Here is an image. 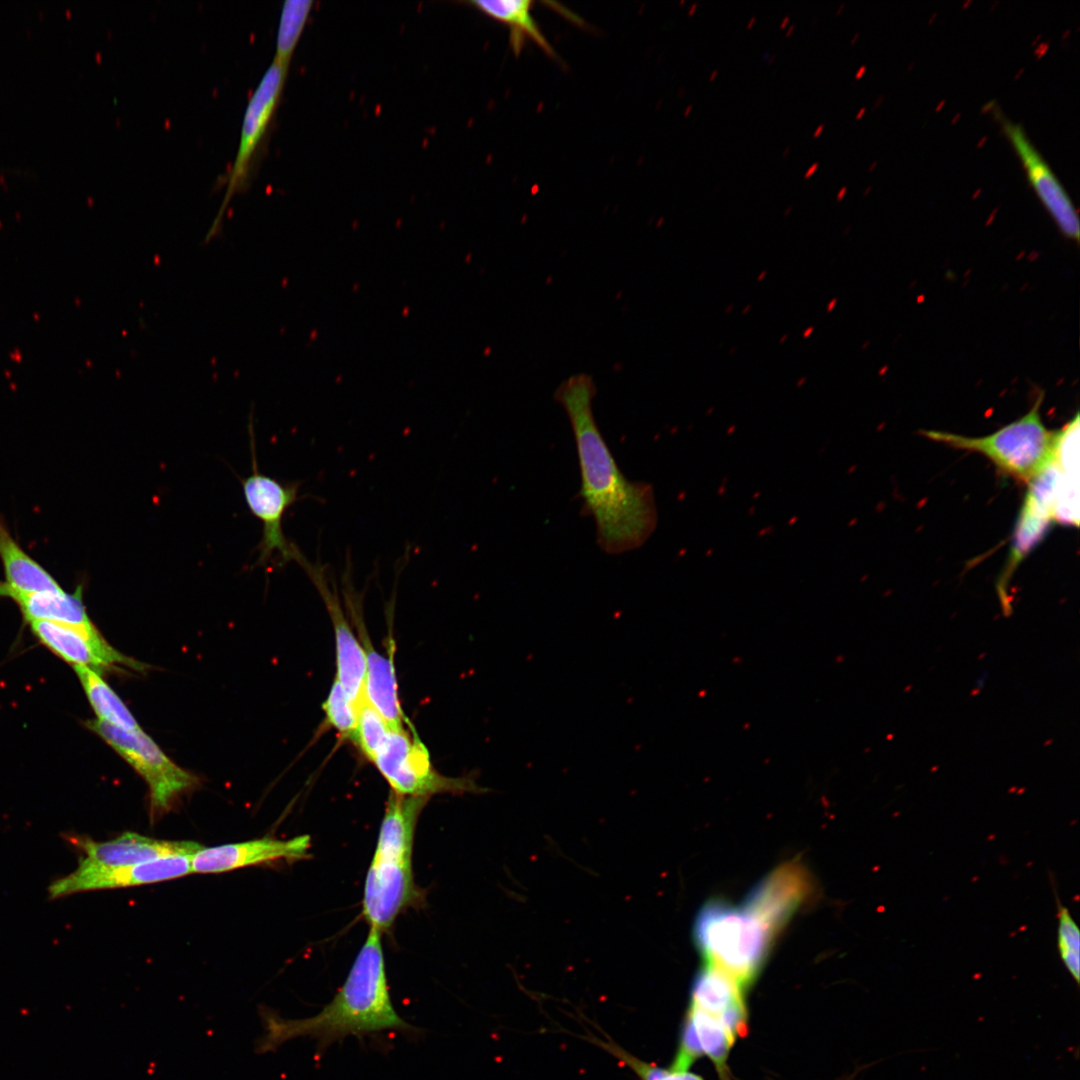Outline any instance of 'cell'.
I'll use <instances>...</instances> for the list:
<instances>
[{"label":"cell","instance_id":"cell-1","mask_svg":"<svg viewBox=\"0 0 1080 1080\" xmlns=\"http://www.w3.org/2000/svg\"><path fill=\"white\" fill-rule=\"evenodd\" d=\"M596 386L587 374L573 375L555 390L574 435L581 476V512L593 518L596 542L609 555L642 547L657 526L653 487L631 481L620 470L594 417Z\"/></svg>","mask_w":1080,"mask_h":1080},{"label":"cell","instance_id":"cell-2","mask_svg":"<svg viewBox=\"0 0 1080 1080\" xmlns=\"http://www.w3.org/2000/svg\"><path fill=\"white\" fill-rule=\"evenodd\" d=\"M263 1035L256 1052L274 1051L287 1041L310 1037L317 1041L318 1054L348 1036L359 1039L386 1031L405 1036L420 1033L395 1010L390 997L382 947V933L369 928L354 963L341 988L322 1010L303 1019H286L272 1010L260 1013Z\"/></svg>","mask_w":1080,"mask_h":1080},{"label":"cell","instance_id":"cell-3","mask_svg":"<svg viewBox=\"0 0 1080 1080\" xmlns=\"http://www.w3.org/2000/svg\"><path fill=\"white\" fill-rule=\"evenodd\" d=\"M427 801L391 792L386 802L362 899L363 918L369 928L381 933L403 911L423 900L414 879L412 855L417 821Z\"/></svg>","mask_w":1080,"mask_h":1080},{"label":"cell","instance_id":"cell-4","mask_svg":"<svg viewBox=\"0 0 1080 1080\" xmlns=\"http://www.w3.org/2000/svg\"><path fill=\"white\" fill-rule=\"evenodd\" d=\"M693 937L705 966L733 980L742 990L757 977L775 937L742 904L720 898L698 911Z\"/></svg>","mask_w":1080,"mask_h":1080},{"label":"cell","instance_id":"cell-5","mask_svg":"<svg viewBox=\"0 0 1080 1080\" xmlns=\"http://www.w3.org/2000/svg\"><path fill=\"white\" fill-rule=\"evenodd\" d=\"M1044 393L1039 392L1030 410L992 434L970 437L942 431L922 432L945 445L977 452L1002 472L1030 482L1058 461L1063 429L1049 430L1042 421Z\"/></svg>","mask_w":1080,"mask_h":1080},{"label":"cell","instance_id":"cell-6","mask_svg":"<svg viewBox=\"0 0 1080 1080\" xmlns=\"http://www.w3.org/2000/svg\"><path fill=\"white\" fill-rule=\"evenodd\" d=\"M86 725L146 782L152 820L168 813L199 785L195 775L174 763L142 729L126 730L99 719L87 721Z\"/></svg>","mask_w":1080,"mask_h":1080},{"label":"cell","instance_id":"cell-7","mask_svg":"<svg viewBox=\"0 0 1080 1080\" xmlns=\"http://www.w3.org/2000/svg\"><path fill=\"white\" fill-rule=\"evenodd\" d=\"M372 763L391 787L403 797L430 799L442 793H482L471 777H446L432 766L429 753L415 733L390 728Z\"/></svg>","mask_w":1080,"mask_h":1080},{"label":"cell","instance_id":"cell-8","mask_svg":"<svg viewBox=\"0 0 1080 1080\" xmlns=\"http://www.w3.org/2000/svg\"><path fill=\"white\" fill-rule=\"evenodd\" d=\"M288 67L272 60L247 103L238 148L230 168L219 212L205 237L208 243L218 235L223 215L231 199L247 187L254 159L279 104Z\"/></svg>","mask_w":1080,"mask_h":1080},{"label":"cell","instance_id":"cell-9","mask_svg":"<svg viewBox=\"0 0 1080 1080\" xmlns=\"http://www.w3.org/2000/svg\"><path fill=\"white\" fill-rule=\"evenodd\" d=\"M251 424L252 473L240 478V482L248 509L263 524L262 538L256 547L259 551L256 565H266L275 553L278 567L293 560L300 563L305 556L297 545L286 538L282 529L286 510L298 499L299 483L281 482L260 473Z\"/></svg>","mask_w":1080,"mask_h":1080},{"label":"cell","instance_id":"cell-10","mask_svg":"<svg viewBox=\"0 0 1080 1080\" xmlns=\"http://www.w3.org/2000/svg\"><path fill=\"white\" fill-rule=\"evenodd\" d=\"M1058 465H1052L1029 482L1023 505L1016 523L1007 563L996 584V590L1004 615L1012 612L1009 583L1016 569L1030 551L1045 535L1055 520V492L1059 477Z\"/></svg>","mask_w":1080,"mask_h":1080},{"label":"cell","instance_id":"cell-11","mask_svg":"<svg viewBox=\"0 0 1080 1080\" xmlns=\"http://www.w3.org/2000/svg\"><path fill=\"white\" fill-rule=\"evenodd\" d=\"M814 888L806 867L798 861H789L760 880L742 905L776 937L800 907L814 896Z\"/></svg>","mask_w":1080,"mask_h":1080},{"label":"cell","instance_id":"cell-12","mask_svg":"<svg viewBox=\"0 0 1080 1080\" xmlns=\"http://www.w3.org/2000/svg\"><path fill=\"white\" fill-rule=\"evenodd\" d=\"M192 855H173L129 866L104 867L79 864L70 874L49 886V897L139 886L172 880L192 872Z\"/></svg>","mask_w":1080,"mask_h":1080},{"label":"cell","instance_id":"cell-13","mask_svg":"<svg viewBox=\"0 0 1080 1080\" xmlns=\"http://www.w3.org/2000/svg\"><path fill=\"white\" fill-rule=\"evenodd\" d=\"M33 634L57 656L73 666L94 670L125 666L144 671L149 666L114 649L95 625H71L51 621L29 622Z\"/></svg>","mask_w":1080,"mask_h":1080},{"label":"cell","instance_id":"cell-14","mask_svg":"<svg viewBox=\"0 0 1080 1080\" xmlns=\"http://www.w3.org/2000/svg\"><path fill=\"white\" fill-rule=\"evenodd\" d=\"M317 588L329 613L335 636L336 680L356 705L364 699L365 653L359 638L344 614L335 587L330 585L326 567L304 557L299 563Z\"/></svg>","mask_w":1080,"mask_h":1080},{"label":"cell","instance_id":"cell-15","mask_svg":"<svg viewBox=\"0 0 1080 1080\" xmlns=\"http://www.w3.org/2000/svg\"><path fill=\"white\" fill-rule=\"evenodd\" d=\"M1003 132L1017 153L1027 178L1051 217L1068 238L1079 239L1078 214L1068 193L1047 161L1032 144L1023 127L994 109Z\"/></svg>","mask_w":1080,"mask_h":1080},{"label":"cell","instance_id":"cell-16","mask_svg":"<svg viewBox=\"0 0 1080 1080\" xmlns=\"http://www.w3.org/2000/svg\"><path fill=\"white\" fill-rule=\"evenodd\" d=\"M345 574V595L365 653L364 700L387 722L390 728L405 726V716L398 696L393 655L384 656L374 649L362 620L360 601L350 583V567Z\"/></svg>","mask_w":1080,"mask_h":1080},{"label":"cell","instance_id":"cell-17","mask_svg":"<svg viewBox=\"0 0 1080 1080\" xmlns=\"http://www.w3.org/2000/svg\"><path fill=\"white\" fill-rule=\"evenodd\" d=\"M310 847L309 835H300L287 840L265 837L214 847H201L191 857V868L195 873H222L279 860H300L309 855Z\"/></svg>","mask_w":1080,"mask_h":1080},{"label":"cell","instance_id":"cell-18","mask_svg":"<svg viewBox=\"0 0 1080 1080\" xmlns=\"http://www.w3.org/2000/svg\"><path fill=\"white\" fill-rule=\"evenodd\" d=\"M73 840L82 851L79 864L104 867L136 865L173 855H193L202 847L193 841L159 840L133 832L102 842L90 838Z\"/></svg>","mask_w":1080,"mask_h":1080},{"label":"cell","instance_id":"cell-19","mask_svg":"<svg viewBox=\"0 0 1080 1080\" xmlns=\"http://www.w3.org/2000/svg\"><path fill=\"white\" fill-rule=\"evenodd\" d=\"M0 560L5 576L0 582V597L63 591L54 577L21 548L1 516Z\"/></svg>","mask_w":1080,"mask_h":1080},{"label":"cell","instance_id":"cell-20","mask_svg":"<svg viewBox=\"0 0 1080 1080\" xmlns=\"http://www.w3.org/2000/svg\"><path fill=\"white\" fill-rule=\"evenodd\" d=\"M468 4L490 18L507 25L510 29V45L515 55H519L527 39L537 44L548 56L555 57L553 47L542 34L535 22L531 10L534 2L530 0H477Z\"/></svg>","mask_w":1080,"mask_h":1080},{"label":"cell","instance_id":"cell-21","mask_svg":"<svg viewBox=\"0 0 1080 1080\" xmlns=\"http://www.w3.org/2000/svg\"><path fill=\"white\" fill-rule=\"evenodd\" d=\"M8 598L18 604L23 617L28 623L32 621H51L71 625L92 624L83 603L81 585L77 587L73 594L63 590L61 592L12 594Z\"/></svg>","mask_w":1080,"mask_h":1080},{"label":"cell","instance_id":"cell-22","mask_svg":"<svg viewBox=\"0 0 1080 1080\" xmlns=\"http://www.w3.org/2000/svg\"><path fill=\"white\" fill-rule=\"evenodd\" d=\"M73 667L97 719L126 730H141L128 707L96 670Z\"/></svg>","mask_w":1080,"mask_h":1080},{"label":"cell","instance_id":"cell-23","mask_svg":"<svg viewBox=\"0 0 1080 1080\" xmlns=\"http://www.w3.org/2000/svg\"><path fill=\"white\" fill-rule=\"evenodd\" d=\"M740 999H743V990L733 980L704 965L695 979L690 1004L717 1018L726 1007Z\"/></svg>","mask_w":1080,"mask_h":1080},{"label":"cell","instance_id":"cell-24","mask_svg":"<svg viewBox=\"0 0 1080 1080\" xmlns=\"http://www.w3.org/2000/svg\"><path fill=\"white\" fill-rule=\"evenodd\" d=\"M687 1015L693 1022L702 1052L712 1060L722 1080H727V1058L735 1041L716 1017L691 1004Z\"/></svg>","mask_w":1080,"mask_h":1080},{"label":"cell","instance_id":"cell-25","mask_svg":"<svg viewBox=\"0 0 1080 1080\" xmlns=\"http://www.w3.org/2000/svg\"><path fill=\"white\" fill-rule=\"evenodd\" d=\"M312 5L313 2L310 0H287L284 2L280 13L273 61L289 66Z\"/></svg>","mask_w":1080,"mask_h":1080},{"label":"cell","instance_id":"cell-26","mask_svg":"<svg viewBox=\"0 0 1080 1080\" xmlns=\"http://www.w3.org/2000/svg\"><path fill=\"white\" fill-rule=\"evenodd\" d=\"M389 729L384 718L363 699L357 706V722L352 742L368 761H373Z\"/></svg>","mask_w":1080,"mask_h":1080},{"label":"cell","instance_id":"cell-27","mask_svg":"<svg viewBox=\"0 0 1080 1080\" xmlns=\"http://www.w3.org/2000/svg\"><path fill=\"white\" fill-rule=\"evenodd\" d=\"M322 708L328 726L335 729L343 738L353 741L357 707L336 679L331 685Z\"/></svg>","mask_w":1080,"mask_h":1080},{"label":"cell","instance_id":"cell-28","mask_svg":"<svg viewBox=\"0 0 1080 1080\" xmlns=\"http://www.w3.org/2000/svg\"><path fill=\"white\" fill-rule=\"evenodd\" d=\"M1057 901L1058 931L1057 943L1060 958L1075 980L1080 981V931L1067 907L1063 906L1055 892Z\"/></svg>","mask_w":1080,"mask_h":1080},{"label":"cell","instance_id":"cell-29","mask_svg":"<svg viewBox=\"0 0 1080 1080\" xmlns=\"http://www.w3.org/2000/svg\"><path fill=\"white\" fill-rule=\"evenodd\" d=\"M595 1042L630 1067L641 1080H703L698 1075L688 1071L675 1072L646 1063L623 1050L611 1040L595 1039Z\"/></svg>","mask_w":1080,"mask_h":1080},{"label":"cell","instance_id":"cell-30","mask_svg":"<svg viewBox=\"0 0 1080 1080\" xmlns=\"http://www.w3.org/2000/svg\"><path fill=\"white\" fill-rule=\"evenodd\" d=\"M702 1054L703 1052L693 1022L687 1015L682 1029L679 1048L670 1070L675 1072H686Z\"/></svg>","mask_w":1080,"mask_h":1080},{"label":"cell","instance_id":"cell-31","mask_svg":"<svg viewBox=\"0 0 1080 1080\" xmlns=\"http://www.w3.org/2000/svg\"><path fill=\"white\" fill-rule=\"evenodd\" d=\"M717 1019L734 1041L738 1036H744L747 1032V1013L744 999L730 1004L719 1014Z\"/></svg>","mask_w":1080,"mask_h":1080},{"label":"cell","instance_id":"cell-32","mask_svg":"<svg viewBox=\"0 0 1080 1080\" xmlns=\"http://www.w3.org/2000/svg\"><path fill=\"white\" fill-rule=\"evenodd\" d=\"M818 166H819V163L816 162L810 168H808V170L806 171V173L804 175V178L810 177L817 170Z\"/></svg>","mask_w":1080,"mask_h":1080},{"label":"cell","instance_id":"cell-33","mask_svg":"<svg viewBox=\"0 0 1080 1080\" xmlns=\"http://www.w3.org/2000/svg\"><path fill=\"white\" fill-rule=\"evenodd\" d=\"M823 127H824V124H821V125H819V126L817 127L816 131L814 132L813 136H814V137H818V136H819V134H820V133L822 132V130H823Z\"/></svg>","mask_w":1080,"mask_h":1080},{"label":"cell","instance_id":"cell-34","mask_svg":"<svg viewBox=\"0 0 1080 1080\" xmlns=\"http://www.w3.org/2000/svg\"><path fill=\"white\" fill-rule=\"evenodd\" d=\"M788 20H789V16H786L785 19L781 22L780 27L783 28L786 25V23L788 22Z\"/></svg>","mask_w":1080,"mask_h":1080},{"label":"cell","instance_id":"cell-35","mask_svg":"<svg viewBox=\"0 0 1080 1080\" xmlns=\"http://www.w3.org/2000/svg\"><path fill=\"white\" fill-rule=\"evenodd\" d=\"M755 19L756 18L754 16L750 19V21H749V23L747 25L748 28H750L753 25V23L755 22Z\"/></svg>","mask_w":1080,"mask_h":1080},{"label":"cell","instance_id":"cell-36","mask_svg":"<svg viewBox=\"0 0 1080 1080\" xmlns=\"http://www.w3.org/2000/svg\"><path fill=\"white\" fill-rule=\"evenodd\" d=\"M793 29H794V25H791V26L789 27V29H788L787 33H786V36H789V35L791 34V32L793 31Z\"/></svg>","mask_w":1080,"mask_h":1080},{"label":"cell","instance_id":"cell-37","mask_svg":"<svg viewBox=\"0 0 1080 1080\" xmlns=\"http://www.w3.org/2000/svg\"><path fill=\"white\" fill-rule=\"evenodd\" d=\"M716 74L717 70H714L713 73L710 75V80H713Z\"/></svg>","mask_w":1080,"mask_h":1080},{"label":"cell","instance_id":"cell-38","mask_svg":"<svg viewBox=\"0 0 1080 1080\" xmlns=\"http://www.w3.org/2000/svg\"><path fill=\"white\" fill-rule=\"evenodd\" d=\"M789 149H790V148L788 147V148H787V149H786V150H785V151L783 152V155H786V154H787V152L789 151Z\"/></svg>","mask_w":1080,"mask_h":1080}]
</instances>
